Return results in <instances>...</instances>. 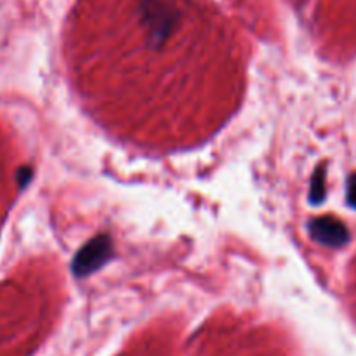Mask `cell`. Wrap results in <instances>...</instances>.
I'll use <instances>...</instances> for the list:
<instances>
[{
	"label": "cell",
	"mask_w": 356,
	"mask_h": 356,
	"mask_svg": "<svg viewBox=\"0 0 356 356\" xmlns=\"http://www.w3.org/2000/svg\"><path fill=\"white\" fill-rule=\"evenodd\" d=\"M312 229L315 238L322 243H327V245L339 247L348 240L346 228H344L343 222L336 221V219H318V221L313 222Z\"/></svg>",
	"instance_id": "obj_1"
},
{
	"label": "cell",
	"mask_w": 356,
	"mask_h": 356,
	"mask_svg": "<svg viewBox=\"0 0 356 356\" xmlns=\"http://www.w3.org/2000/svg\"><path fill=\"white\" fill-rule=\"evenodd\" d=\"M348 200L353 207H356V174H353L348 181Z\"/></svg>",
	"instance_id": "obj_2"
}]
</instances>
